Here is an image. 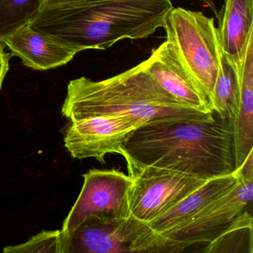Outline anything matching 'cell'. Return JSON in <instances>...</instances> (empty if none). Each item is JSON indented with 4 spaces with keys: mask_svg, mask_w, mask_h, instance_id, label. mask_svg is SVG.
<instances>
[{
    "mask_svg": "<svg viewBox=\"0 0 253 253\" xmlns=\"http://www.w3.org/2000/svg\"><path fill=\"white\" fill-rule=\"evenodd\" d=\"M154 241L147 223L131 214L120 218L90 216L68 234L69 253H153Z\"/></svg>",
    "mask_w": 253,
    "mask_h": 253,
    "instance_id": "6",
    "label": "cell"
},
{
    "mask_svg": "<svg viewBox=\"0 0 253 253\" xmlns=\"http://www.w3.org/2000/svg\"><path fill=\"white\" fill-rule=\"evenodd\" d=\"M128 175L133 180L128 199L130 214L146 223L208 181L154 167H144Z\"/></svg>",
    "mask_w": 253,
    "mask_h": 253,
    "instance_id": "8",
    "label": "cell"
},
{
    "mask_svg": "<svg viewBox=\"0 0 253 253\" xmlns=\"http://www.w3.org/2000/svg\"><path fill=\"white\" fill-rule=\"evenodd\" d=\"M216 15L220 49L228 61L236 66L244 59L253 38V0H225Z\"/></svg>",
    "mask_w": 253,
    "mask_h": 253,
    "instance_id": "13",
    "label": "cell"
},
{
    "mask_svg": "<svg viewBox=\"0 0 253 253\" xmlns=\"http://www.w3.org/2000/svg\"><path fill=\"white\" fill-rule=\"evenodd\" d=\"M11 55L21 59L26 67L44 71L67 64L78 51L48 35L31 27L23 26L2 41Z\"/></svg>",
    "mask_w": 253,
    "mask_h": 253,
    "instance_id": "12",
    "label": "cell"
},
{
    "mask_svg": "<svg viewBox=\"0 0 253 253\" xmlns=\"http://www.w3.org/2000/svg\"><path fill=\"white\" fill-rule=\"evenodd\" d=\"M172 8L171 0H84L44 8L30 26L78 53L106 50L122 40L149 38Z\"/></svg>",
    "mask_w": 253,
    "mask_h": 253,
    "instance_id": "2",
    "label": "cell"
},
{
    "mask_svg": "<svg viewBox=\"0 0 253 253\" xmlns=\"http://www.w3.org/2000/svg\"><path fill=\"white\" fill-rule=\"evenodd\" d=\"M83 177L82 189L63 221V232H73L90 216L120 218L131 215L128 206L133 183L131 176L115 169H91Z\"/></svg>",
    "mask_w": 253,
    "mask_h": 253,
    "instance_id": "7",
    "label": "cell"
},
{
    "mask_svg": "<svg viewBox=\"0 0 253 253\" xmlns=\"http://www.w3.org/2000/svg\"><path fill=\"white\" fill-rule=\"evenodd\" d=\"M155 81L177 100L204 113H211L208 97L192 79L166 41L143 62Z\"/></svg>",
    "mask_w": 253,
    "mask_h": 253,
    "instance_id": "11",
    "label": "cell"
},
{
    "mask_svg": "<svg viewBox=\"0 0 253 253\" xmlns=\"http://www.w3.org/2000/svg\"><path fill=\"white\" fill-rule=\"evenodd\" d=\"M164 28L171 51L209 100L218 74L221 54L214 19L201 11L173 8Z\"/></svg>",
    "mask_w": 253,
    "mask_h": 253,
    "instance_id": "4",
    "label": "cell"
},
{
    "mask_svg": "<svg viewBox=\"0 0 253 253\" xmlns=\"http://www.w3.org/2000/svg\"><path fill=\"white\" fill-rule=\"evenodd\" d=\"M5 48L6 45L0 41V91L2 89L4 80L9 70L10 59L12 57L11 54L5 51Z\"/></svg>",
    "mask_w": 253,
    "mask_h": 253,
    "instance_id": "19",
    "label": "cell"
},
{
    "mask_svg": "<svg viewBox=\"0 0 253 253\" xmlns=\"http://www.w3.org/2000/svg\"><path fill=\"white\" fill-rule=\"evenodd\" d=\"M64 135L65 147L77 159L94 158L105 164L109 154H119L131 131L141 126L117 115L94 117L72 121Z\"/></svg>",
    "mask_w": 253,
    "mask_h": 253,
    "instance_id": "9",
    "label": "cell"
},
{
    "mask_svg": "<svg viewBox=\"0 0 253 253\" xmlns=\"http://www.w3.org/2000/svg\"><path fill=\"white\" fill-rule=\"evenodd\" d=\"M201 2H202L204 5H207L209 8H211V11L217 14V8H216L215 3H214V0H200Z\"/></svg>",
    "mask_w": 253,
    "mask_h": 253,
    "instance_id": "21",
    "label": "cell"
},
{
    "mask_svg": "<svg viewBox=\"0 0 253 253\" xmlns=\"http://www.w3.org/2000/svg\"><path fill=\"white\" fill-rule=\"evenodd\" d=\"M239 183L193 216L189 222L167 235L155 234L154 253H179L199 243H210L229 227L253 199V179Z\"/></svg>",
    "mask_w": 253,
    "mask_h": 253,
    "instance_id": "5",
    "label": "cell"
},
{
    "mask_svg": "<svg viewBox=\"0 0 253 253\" xmlns=\"http://www.w3.org/2000/svg\"><path fill=\"white\" fill-rule=\"evenodd\" d=\"M238 85L228 112L235 169L253 151V38L244 59L236 65Z\"/></svg>",
    "mask_w": 253,
    "mask_h": 253,
    "instance_id": "10",
    "label": "cell"
},
{
    "mask_svg": "<svg viewBox=\"0 0 253 253\" xmlns=\"http://www.w3.org/2000/svg\"><path fill=\"white\" fill-rule=\"evenodd\" d=\"M120 155L128 174L154 167L209 180L235 170L229 124L217 115L210 121L139 127L126 137Z\"/></svg>",
    "mask_w": 253,
    "mask_h": 253,
    "instance_id": "1",
    "label": "cell"
},
{
    "mask_svg": "<svg viewBox=\"0 0 253 253\" xmlns=\"http://www.w3.org/2000/svg\"><path fill=\"white\" fill-rule=\"evenodd\" d=\"M44 8V0H0V41L30 24Z\"/></svg>",
    "mask_w": 253,
    "mask_h": 253,
    "instance_id": "16",
    "label": "cell"
},
{
    "mask_svg": "<svg viewBox=\"0 0 253 253\" xmlns=\"http://www.w3.org/2000/svg\"><path fill=\"white\" fill-rule=\"evenodd\" d=\"M253 217L243 211L211 242L205 253H253Z\"/></svg>",
    "mask_w": 253,
    "mask_h": 253,
    "instance_id": "15",
    "label": "cell"
},
{
    "mask_svg": "<svg viewBox=\"0 0 253 253\" xmlns=\"http://www.w3.org/2000/svg\"><path fill=\"white\" fill-rule=\"evenodd\" d=\"M5 253H69L68 234L63 230H44L26 242L8 246Z\"/></svg>",
    "mask_w": 253,
    "mask_h": 253,
    "instance_id": "18",
    "label": "cell"
},
{
    "mask_svg": "<svg viewBox=\"0 0 253 253\" xmlns=\"http://www.w3.org/2000/svg\"><path fill=\"white\" fill-rule=\"evenodd\" d=\"M238 85V69L224 57L221 51L220 68L211 97L210 109L219 118L227 120L229 108L235 97Z\"/></svg>",
    "mask_w": 253,
    "mask_h": 253,
    "instance_id": "17",
    "label": "cell"
},
{
    "mask_svg": "<svg viewBox=\"0 0 253 253\" xmlns=\"http://www.w3.org/2000/svg\"><path fill=\"white\" fill-rule=\"evenodd\" d=\"M62 115L72 121L94 117H126L141 126L172 122L210 121L204 113L177 100L145 69L143 62L103 81L80 78L70 81Z\"/></svg>",
    "mask_w": 253,
    "mask_h": 253,
    "instance_id": "3",
    "label": "cell"
},
{
    "mask_svg": "<svg viewBox=\"0 0 253 253\" xmlns=\"http://www.w3.org/2000/svg\"><path fill=\"white\" fill-rule=\"evenodd\" d=\"M239 181L235 171L232 174L209 180L168 211L148 223V226L157 235L170 233L186 224L198 211L230 190Z\"/></svg>",
    "mask_w": 253,
    "mask_h": 253,
    "instance_id": "14",
    "label": "cell"
},
{
    "mask_svg": "<svg viewBox=\"0 0 253 253\" xmlns=\"http://www.w3.org/2000/svg\"><path fill=\"white\" fill-rule=\"evenodd\" d=\"M82 1L84 0H44V8L69 5V4L82 2Z\"/></svg>",
    "mask_w": 253,
    "mask_h": 253,
    "instance_id": "20",
    "label": "cell"
}]
</instances>
